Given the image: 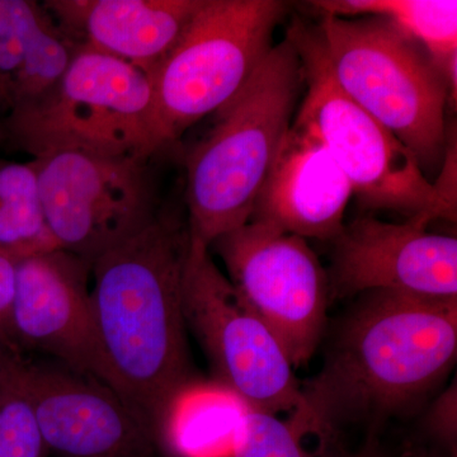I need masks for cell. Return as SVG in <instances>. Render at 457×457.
Listing matches in <instances>:
<instances>
[{"label": "cell", "mask_w": 457, "mask_h": 457, "mask_svg": "<svg viewBox=\"0 0 457 457\" xmlns=\"http://www.w3.org/2000/svg\"><path fill=\"white\" fill-rule=\"evenodd\" d=\"M422 216L402 224L360 218L332 240L330 297L374 291L457 299V239L427 230Z\"/></svg>", "instance_id": "cell-13"}, {"label": "cell", "mask_w": 457, "mask_h": 457, "mask_svg": "<svg viewBox=\"0 0 457 457\" xmlns=\"http://www.w3.org/2000/svg\"><path fill=\"white\" fill-rule=\"evenodd\" d=\"M246 405L224 385L191 383L171 403L159 440L177 457H233Z\"/></svg>", "instance_id": "cell-18"}, {"label": "cell", "mask_w": 457, "mask_h": 457, "mask_svg": "<svg viewBox=\"0 0 457 457\" xmlns=\"http://www.w3.org/2000/svg\"><path fill=\"white\" fill-rule=\"evenodd\" d=\"M303 87V66L287 37L262 60L236 97L216 112L210 134L186 158L189 237L213 240L251 219Z\"/></svg>", "instance_id": "cell-3"}, {"label": "cell", "mask_w": 457, "mask_h": 457, "mask_svg": "<svg viewBox=\"0 0 457 457\" xmlns=\"http://www.w3.org/2000/svg\"><path fill=\"white\" fill-rule=\"evenodd\" d=\"M187 216L165 206L92 263L99 347L113 393L159 440L171 403L194 378L182 308Z\"/></svg>", "instance_id": "cell-1"}, {"label": "cell", "mask_w": 457, "mask_h": 457, "mask_svg": "<svg viewBox=\"0 0 457 457\" xmlns=\"http://www.w3.org/2000/svg\"><path fill=\"white\" fill-rule=\"evenodd\" d=\"M204 0H49L42 7L79 46L150 75L173 49Z\"/></svg>", "instance_id": "cell-15"}, {"label": "cell", "mask_w": 457, "mask_h": 457, "mask_svg": "<svg viewBox=\"0 0 457 457\" xmlns=\"http://www.w3.org/2000/svg\"><path fill=\"white\" fill-rule=\"evenodd\" d=\"M286 37L303 66V96L295 125L317 137L363 206L408 219H456V156L447 152L431 182L416 156L338 86L318 26L295 20Z\"/></svg>", "instance_id": "cell-4"}, {"label": "cell", "mask_w": 457, "mask_h": 457, "mask_svg": "<svg viewBox=\"0 0 457 457\" xmlns=\"http://www.w3.org/2000/svg\"><path fill=\"white\" fill-rule=\"evenodd\" d=\"M186 326L203 345L219 384L246 407L287 413L306 438L302 384L270 328L243 303L210 255V248L189 237L182 278Z\"/></svg>", "instance_id": "cell-8"}, {"label": "cell", "mask_w": 457, "mask_h": 457, "mask_svg": "<svg viewBox=\"0 0 457 457\" xmlns=\"http://www.w3.org/2000/svg\"><path fill=\"white\" fill-rule=\"evenodd\" d=\"M2 137L33 159L62 152L134 155L164 150L155 137L150 75L86 46L78 47L49 92L9 110Z\"/></svg>", "instance_id": "cell-5"}, {"label": "cell", "mask_w": 457, "mask_h": 457, "mask_svg": "<svg viewBox=\"0 0 457 457\" xmlns=\"http://www.w3.org/2000/svg\"><path fill=\"white\" fill-rule=\"evenodd\" d=\"M47 451L26 403L0 389V457H46Z\"/></svg>", "instance_id": "cell-21"}, {"label": "cell", "mask_w": 457, "mask_h": 457, "mask_svg": "<svg viewBox=\"0 0 457 457\" xmlns=\"http://www.w3.org/2000/svg\"><path fill=\"white\" fill-rule=\"evenodd\" d=\"M228 279L270 328L294 369L317 352L327 327L329 278L308 240L248 221L213 240Z\"/></svg>", "instance_id": "cell-10"}, {"label": "cell", "mask_w": 457, "mask_h": 457, "mask_svg": "<svg viewBox=\"0 0 457 457\" xmlns=\"http://www.w3.org/2000/svg\"><path fill=\"white\" fill-rule=\"evenodd\" d=\"M57 248L42 212L31 162L0 159V251L21 260Z\"/></svg>", "instance_id": "cell-19"}, {"label": "cell", "mask_w": 457, "mask_h": 457, "mask_svg": "<svg viewBox=\"0 0 457 457\" xmlns=\"http://www.w3.org/2000/svg\"><path fill=\"white\" fill-rule=\"evenodd\" d=\"M456 384H453L436 400L427 418L429 431L450 449L456 446Z\"/></svg>", "instance_id": "cell-22"}, {"label": "cell", "mask_w": 457, "mask_h": 457, "mask_svg": "<svg viewBox=\"0 0 457 457\" xmlns=\"http://www.w3.org/2000/svg\"><path fill=\"white\" fill-rule=\"evenodd\" d=\"M338 86L416 156L444 167L446 87L425 51L380 18L323 14L318 26Z\"/></svg>", "instance_id": "cell-6"}, {"label": "cell", "mask_w": 457, "mask_h": 457, "mask_svg": "<svg viewBox=\"0 0 457 457\" xmlns=\"http://www.w3.org/2000/svg\"><path fill=\"white\" fill-rule=\"evenodd\" d=\"M152 154L62 152L32 159L42 212L57 246L92 264L154 220L165 204Z\"/></svg>", "instance_id": "cell-9"}, {"label": "cell", "mask_w": 457, "mask_h": 457, "mask_svg": "<svg viewBox=\"0 0 457 457\" xmlns=\"http://www.w3.org/2000/svg\"><path fill=\"white\" fill-rule=\"evenodd\" d=\"M77 46L45 8L29 0H0V101H32L53 88Z\"/></svg>", "instance_id": "cell-16"}, {"label": "cell", "mask_w": 457, "mask_h": 457, "mask_svg": "<svg viewBox=\"0 0 457 457\" xmlns=\"http://www.w3.org/2000/svg\"><path fill=\"white\" fill-rule=\"evenodd\" d=\"M0 389L26 403L47 450L62 457H147L153 438L104 385L0 345Z\"/></svg>", "instance_id": "cell-11"}, {"label": "cell", "mask_w": 457, "mask_h": 457, "mask_svg": "<svg viewBox=\"0 0 457 457\" xmlns=\"http://www.w3.org/2000/svg\"><path fill=\"white\" fill-rule=\"evenodd\" d=\"M321 457H390L374 433L369 435L365 444L353 453H328Z\"/></svg>", "instance_id": "cell-24"}, {"label": "cell", "mask_w": 457, "mask_h": 457, "mask_svg": "<svg viewBox=\"0 0 457 457\" xmlns=\"http://www.w3.org/2000/svg\"><path fill=\"white\" fill-rule=\"evenodd\" d=\"M17 258L0 251V345L16 351L12 339L11 311L16 286ZM17 352V351H16Z\"/></svg>", "instance_id": "cell-23"}, {"label": "cell", "mask_w": 457, "mask_h": 457, "mask_svg": "<svg viewBox=\"0 0 457 457\" xmlns=\"http://www.w3.org/2000/svg\"><path fill=\"white\" fill-rule=\"evenodd\" d=\"M90 270L88 262L60 248L18 260L12 339L20 353L49 354L112 390L93 318Z\"/></svg>", "instance_id": "cell-12"}, {"label": "cell", "mask_w": 457, "mask_h": 457, "mask_svg": "<svg viewBox=\"0 0 457 457\" xmlns=\"http://www.w3.org/2000/svg\"><path fill=\"white\" fill-rule=\"evenodd\" d=\"M311 5L328 16L375 17L389 23L425 51L446 87L451 106H456V0H318Z\"/></svg>", "instance_id": "cell-17"}, {"label": "cell", "mask_w": 457, "mask_h": 457, "mask_svg": "<svg viewBox=\"0 0 457 457\" xmlns=\"http://www.w3.org/2000/svg\"><path fill=\"white\" fill-rule=\"evenodd\" d=\"M287 5L278 0H204L173 49L150 73L161 147L228 104L272 49Z\"/></svg>", "instance_id": "cell-7"}, {"label": "cell", "mask_w": 457, "mask_h": 457, "mask_svg": "<svg viewBox=\"0 0 457 457\" xmlns=\"http://www.w3.org/2000/svg\"><path fill=\"white\" fill-rule=\"evenodd\" d=\"M352 187L326 146L291 125L249 221L303 239H336L345 228Z\"/></svg>", "instance_id": "cell-14"}, {"label": "cell", "mask_w": 457, "mask_h": 457, "mask_svg": "<svg viewBox=\"0 0 457 457\" xmlns=\"http://www.w3.org/2000/svg\"><path fill=\"white\" fill-rule=\"evenodd\" d=\"M303 440L287 420L246 407L237 425L233 457H309Z\"/></svg>", "instance_id": "cell-20"}, {"label": "cell", "mask_w": 457, "mask_h": 457, "mask_svg": "<svg viewBox=\"0 0 457 457\" xmlns=\"http://www.w3.org/2000/svg\"><path fill=\"white\" fill-rule=\"evenodd\" d=\"M337 330L323 368L302 384L306 437L327 447L345 427L411 411L453 368L457 299L374 291Z\"/></svg>", "instance_id": "cell-2"}]
</instances>
